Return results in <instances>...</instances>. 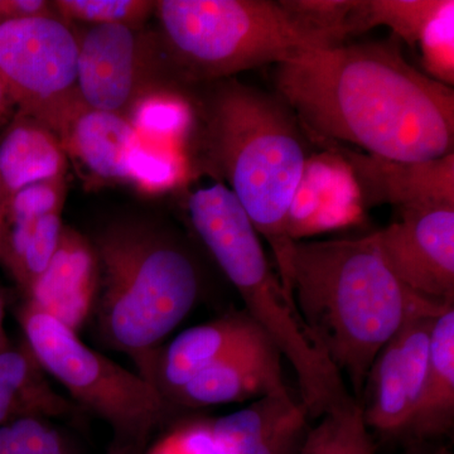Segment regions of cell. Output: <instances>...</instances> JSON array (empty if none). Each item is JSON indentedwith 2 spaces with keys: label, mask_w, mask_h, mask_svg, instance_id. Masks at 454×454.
Returning a JSON list of instances; mask_svg holds the SVG:
<instances>
[{
  "label": "cell",
  "mask_w": 454,
  "mask_h": 454,
  "mask_svg": "<svg viewBox=\"0 0 454 454\" xmlns=\"http://www.w3.org/2000/svg\"><path fill=\"white\" fill-rule=\"evenodd\" d=\"M0 454H71L49 418L22 417L0 426Z\"/></svg>",
  "instance_id": "cell-30"
},
{
  "label": "cell",
  "mask_w": 454,
  "mask_h": 454,
  "mask_svg": "<svg viewBox=\"0 0 454 454\" xmlns=\"http://www.w3.org/2000/svg\"><path fill=\"white\" fill-rule=\"evenodd\" d=\"M267 340L270 339L245 310L229 312L208 324L188 328L168 346L158 349L142 378L153 384L167 402L197 373L236 351Z\"/></svg>",
  "instance_id": "cell-14"
},
{
  "label": "cell",
  "mask_w": 454,
  "mask_h": 454,
  "mask_svg": "<svg viewBox=\"0 0 454 454\" xmlns=\"http://www.w3.org/2000/svg\"><path fill=\"white\" fill-rule=\"evenodd\" d=\"M40 17L59 18L46 0H0V22Z\"/></svg>",
  "instance_id": "cell-32"
},
{
  "label": "cell",
  "mask_w": 454,
  "mask_h": 454,
  "mask_svg": "<svg viewBox=\"0 0 454 454\" xmlns=\"http://www.w3.org/2000/svg\"><path fill=\"white\" fill-rule=\"evenodd\" d=\"M127 115L140 138L182 148L195 110L181 90L163 88L143 95Z\"/></svg>",
  "instance_id": "cell-22"
},
{
  "label": "cell",
  "mask_w": 454,
  "mask_h": 454,
  "mask_svg": "<svg viewBox=\"0 0 454 454\" xmlns=\"http://www.w3.org/2000/svg\"><path fill=\"white\" fill-rule=\"evenodd\" d=\"M454 426V306L435 319L428 369L413 418L403 437L422 443L450 434Z\"/></svg>",
  "instance_id": "cell-20"
},
{
  "label": "cell",
  "mask_w": 454,
  "mask_h": 454,
  "mask_svg": "<svg viewBox=\"0 0 454 454\" xmlns=\"http://www.w3.org/2000/svg\"><path fill=\"white\" fill-rule=\"evenodd\" d=\"M321 145L333 146L348 160L366 208L389 203L402 212L454 205V153L420 162H400L336 143Z\"/></svg>",
  "instance_id": "cell-13"
},
{
  "label": "cell",
  "mask_w": 454,
  "mask_h": 454,
  "mask_svg": "<svg viewBox=\"0 0 454 454\" xmlns=\"http://www.w3.org/2000/svg\"><path fill=\"white\" fill-rule=\"evenodd\" d=\"M74 409L52 389L26 342L0 352V426L31 415L62 417Z\"/></svg>",
  "instance_id": "cell-21"
},
{
  "label": "cell",
  "mask_w": 454,
  "mask_h": 454,
  "mask_svg": "<svg viewBox=\"0 0 454 454\" xmlns=\"http://www.w3.org/2000/svg\"><path fill=\"white\" fill-rule=\"evenodd\" d=\"M76 37V88L86 107L127 115L153 90H179L158 33L143 27L90 26Z\"/></svg>",
  "instance_id": "cell-9"
},
{
  "label": "cell",
  "mask_w": 454,
  "mask_h": 454,
  "mask_svg": "<svg viewBox=\"0 0 454 454\" xmlns=\"http://www.w3.org/2000/svg\"><path fill=\"white\" fill-rule=\"evenodd\" d=\"M94 245L98 336L133 357L142 376L160 343L199 301L201 269L184 241L157 227L112 226Z\"/></svg>",
  "instance_id": "cell-4"
},
{
  "label": "cell",
  "mask_w": 454,
  "mask_h": 454,
  "mask_svg": "<svg viewBox=\"0 0 454 454\" xmlns=\"http://www.w3.org/2000/svg\"><path fill=\"white\" fill-rule=\"evenodd\" d=\"M146 454L219 453L212 437L211 422H193L172 430Z\"/></svg>",
  "instance_id": "cell-31"
},
{
  "label": "cell",
  "mask_w": 454,
  "mask_h": 454,
  "mask_svg": "<svg viewBox=\"0 0 454 454\" xmlns=\"http://www.w3.org/2000/svg\"><path fill=\"white\" fill-rule=\"evenodd\" d=\"M164 55L179 86L208 85L339 41L270 0L155 2Z\"/></svg>",
  "instance_id": "cell-6"
},
{
  "label": "cell",
  "mask_w": 454,
  "mask_h": 454,
  "mask_svg": "<svg viewBox=\"0 0 454 454\" xmlns=\"http://www.w3.org/2000/svg\"><path fill=\"white\" fill-rule=\"evenodd\" d=\"M277 274L317 348L360 402L379 351L409 317L450 307L406 288L385 262L375 232L292 241Z\"/></svg>",
  "instance_id": "cell-2"
},
{
  "label": "cell",
  "mask_w": 454,
  "mask_h": 454,
  "mask_svg": "<svg viewBox=\"0 0 454 454\" xmlns=\"http://www.w3.org/2000/svg\"><path fill=\"white\" fill-rule=\"evenodd\" d=\"M67 154L59 137L18 113L0 138V176L7 201L37 182L65 177Z\"/></svg>",
  "instance_id": "cell-19"
},
{
  "label": "cell",
  "mask_w": 454,
  "mask_h": 454,
  "mask_svg": "<svg viewBox=\"0 0 454 454\" xmlns=\"http://www.w3.org/2000/svg\"><path fill=\"white\" fill-rule=\"evenodd\" d=\"M18 321L43 372L109 423L115 442L145 450L146 439L168 415L170 405L160 390L89 348L77 333L29 301L18 310Z\"/></svg>",
  "instance_id": "cell-7"
},
{
  "label": "cell",
  "mask_w": 454,
  "mask_h": 454,
  "mask_svg": "<svg viewBox=\"0 0 454 454\" xmlns=\"http://www.w3.org/2000/svg\"><path fill=\"white\" fill-rule=\"evenodd\" d=\"M208 85L201 103L207 155L279 258L292 243L286 215L313 143L279 95L234 77Z\"/></svg>",
  "instance_id": "cell-3"
},
{
  "label": "cell",
  "mask_w": 454,
  "mask_h": 454,
  "mask_svg": "<svg viewBox=\"0 0 454 454\" xmlns=\"http://www.w3.org/2000/svg\"><path fill=\"white\" fill-rule=\"evenodd\" d=\"M417 46L422 53L423 73L435 82L454 85V2L443 0Z\"/></svg>",
  "instance_id": "cell-29"
},
{
  "label": "cell",
  "mask_w": 454,
  "mask_h": 454,
  "mask_svg": "<svg viewBox=\"0 0 454 454\" xmlns=\"http://www.w3.org/2000/svg\"><path fill=\"white\" fill-rule=\"evenodd\" d=\"M282 354L270 340L236 351L197 373L167 399L184 408L231 404L289 390Z\"/></svg>",
  "instance_id": "cell-17"
},
{
  "label": "cell",
  "mask_w": 454,
  "mask_h": 454,
  "mask_svg": "<svg viewBox=\"0 0 454 454\" xmlns=\"http://www.w3.org/2000/svg\"><path fill=\"white\" fill-rule=\"evenodd\" d=\"M443 4V0H364V32L385 26L394 37L417 46L420 35Z\"/></svg>",
  "instance_id": "cell-25"
},
{
  "label": "cell",
  "mask_w": 454,
  "mask_h": 454,
  "mask_svg": "<svg viewBox=\"0 0 454 454\" xmlns=\"http://www.w3.org/2000/svg\"><path fill=\"white\" fill-rule=\"evenodd\" d=\"M399 215L395 223L375 232L385 262L406 288L454 306V205Z\"/></svg>",
  "instance_id": "cell-11"
},
{
  "label": "cell",
  "mask_w": 454,
  "mask_h": 454,
  "mask_svg": "<svg viewBox=\"0 0 454 454\" xmlns=\"http://www.w3.org/2000/svg\"><path fill=\"white\" fill-rule=\"evenodd\" d=\"M7 197H5L4 186H3L2 176H0V265L3 268H4L5 256H7Z\"/></svg>",
  "instance_id": "cell-33"
},
{
  "label": "cell",
  "mask_w": 454,
  "mask_h": 454,
  "mask_svg": "<svg viewBox=\"0 0 454 454\" xmlns=\"http://www.w3.org/2000/svg\"><path fill=\"white\" fill-rule=\"evenodd\" d=\"M4 318H5V298H4V295H3L2 291H0V352L4 351L5 348H8L9 346L12 345V343L9 342L7 333H5Z\"/></svg>",
  "instance_id": "cell-34"
},
{
  "label": "cell",
  "mask_w": 454,
  "mask_h": 454,
  "mask_svg": "<svg viewBox=\"0 0 454 454\" xmlns=\"http://www.w3.org/2000/svg\"><path fill=\"white\" fill-rule=\"evenodd\" d=\"M396 37L277 65L274 85L313 143L420 162L453 153L454 90L409 64Z\"/></svg>",
  "instance_id": "cell-1"
},
{
  "label": "cell",
  "mask_w": 454,
  "mask_h": 454,
  "mask_svg": "<svg viewBox=\"0 0 454 454\" xmlns=\"http://www.w3.org/2000/svg\"><path fill=\"white\" fill-rule=\"evenodd\" d=\"M66 177V176H65ZM37 182L12 197L7 208V256L16 254L31 234L35 223L49 212L65 207L66 178Z\"/></svg>",
  "instance_id": "cell-24"
},
{
  "label": "cell",
  "mask_w": 454,
  "mask_h": 454,
  "mask_svg": "<svg viewBox=\"0 0 454 454\" xmlns=\"http://www.w3.org/2000/svg\"><path fill=\"white\" fill-rule=\"evenodd\" d=\"M52 7L64 20L91 26L143 27L154 13L153 0H55Z\"/></svg>",
  "instance_id": "cell-28"
},
{
  "label": "cell",
  "mask_w": 454,
  "mask_h": 454,
  "mask_svg": "<svg viewBox=\"0 0 454 454\" xmlns=\"http://www.w3.org/2000/svg\"><path fill=\"white\" fill-rule=\"evenodd\" d=\"M309 418L291 390L279 391L211 422L212 437L219 454H300Z\"/></svg>",
  "instance_id": "cell-15"
},
{
  "label": "cell",
  "mask_w": 454,
  "mask_h": 454,
  "mask_svg": "<svg viewBox=\"0 0 454 454\" xmlns=\"http://www.w3.org/2000/svg\"><path fill=\"white\" fill-rule=\"evenodd\" d=\"M9 106H12L11 98H9L7 89H5L4 83H3L2 79H0V119L5 115Z\"/></svg>",
  "instance_id": "cell-36"
},
{
  "label": "cell",
  "mask_w": 454,
  "mask_h": 454,
  "mask_svg": "<svg viewBox=\"0 0 454 454\" xmlns=\"http://www.w3.org/2000/svg\"><path fill=\"white\" fill-rule=\"evenodd\" d=\"M106 454H143L142 448L131 446V444L119 443L114 442L113 447L110 448Z\"/></svg>",
  "instance_id": "cell-35"
},
{
  "label": "cell",
  "mask_w": 454,
  "mask_h": 454,
  "mask_svg": "<svg viewBox=\"0 0 454 454\" xmlns=\"http://www.w3.org/2000/svg\"><path fill=\"white\" fill-rule=\"evenodd\" d=\"M187 210L200 240L244 301L245 312L291 364L310 418L352 402L342 375L310 339L269 264L259 232L231 191L223 184L199 188L188 197Z\"/></svg>",
  "instance_id": "cell-5"
},
{
  "label": "cell",
  "mask_w": 454,
  "mask_h": 454,
  "mask_svg": "<svg viewBox=\"0 0 454 454\" xmlns=\"http://www.w3.org/2000/svg\"><path fill=\"white\" fill-rule=\"evenodd\" d=\"M409 454H450L448 452L446 448H438V450H433V452H424V450H420L419 448H415L414 450H411Z\"/></svg>",
  "instance_id": "cell-37"
},
{
  "label": "cell",
  "mask_w": 454,
  "mask_h": 454,
  "mask_svg": "<svg viewBox=\"0 0 454 454\" xmlns=\"http://www.w3.org/2000/svg\"><path fill=\"white\" fill-rule=\"evenodd\" d=\"M376 446L358 402L325 413L310 428L300 454H375Z\"/></svg>",
  "instance_id": "cell-23"
},
{
  "label": "cell",
  "mask_w": 454,
  "mask_h": 454,
  "mask_svg": "<svg viewBox=\"0 0 454 454\" xmlns=\"http://www.w3.org/2000/svg\"><path fill=\"white\" fill-rule=\"evenodd\" d=\"M98 277L95 245L64 225L56 252L27 293V301L77 333L94 312Z\"/></svg>",
  "instance_id": "cell-16"
},
{
  "label": "cell",
  "mask_w": 454,
  "mask_h": 454,
  "mask_svg": "<svg viewBox=\"0 0 454 454\" xmlns=\"http://www.w3.org/2000/svg\"><path fill=\"white\" fill-rule=\"evenodd\" d=\"M76 33L61 18L0 22V79L18 113L61 136L82 106Z\"/></svg>",
  "instance_id": "cell-8"
},
{
  "label": "cell",
  "mask_w": 454,
  "mask_h": 454,
  "mask_svg": "<svg viewBox=\"0 0 454 454\" xmlns=\"http://www.w3.org/2000/svg\"><path fill=\"white\" fill-rule=\"evenodd\" d=\"M66 154L97 178L129 184L139 134L125 114L82 106L59 137Z\"/></svg>",
  "instance_id": "cell-18"
},
{
  "label": "cell",
  "mask_w": 454,
  "mask_h": 454,
  "mask_svg": "<svg viewBox=\"0 0 454 454\" xmlns=\"http://www.w3.org/2000/svg\"><path fill=\"white\" fill-rule=\"evenodd\" d=\"M443 312L409 317L379 351L360 400L369 428L387 437L404 435L426 380L433 325Z\"/></svg>",
  "instance_id": "cell-10"
},
{
  "label": "cell",
  "mask_w": 454,
  "mask_h": 454,
  "mask_svg": "<svg viewBox=\"0 0 454 454\" xmlns=\"http://www.w3.org/2000/svg\"><path fill=\"white\" fill-rule=\"evenodd\" d=\"M309 155L286 215L289 240L357 225L366 207L354 172L331 145Z\"/></svg>",
  "instance_id": "cell-12"
},
{
  "label": "cell",
  "mask_w": 454,
  "mask_h": 454,
  "mask_svg": "<svg viewBox=\"0 0 454 454\" xmlns=\"http://www.w3.org/2000/svg\"><path fill=\"white\" fill-rule=\"evenodd\" d=\"M140 138V137H139ZM184 148L140 138L129 184L145 193H160L177 186L186 175Z\"/></svg>",
  "instance_id": "cell-27"
},
{
  "label": "cell",
  "mask_w": 454,
  "mask_h": 454,
  "mask_svg": "<svg viewBox=\"0 0 454 454\" xmlns=\"http://www.w3.org/2000/svg\"><path fill=\"white\" fill-rule=\"evenodd\" d=\"M62 212L64 207L56 208L42 216L35 223L25 244L8 260L5 270L13 277L25 294L43 273L56 252L64 229Z\"/></svg>",
  "instance_id": "cell-26"
}]
</instances>
